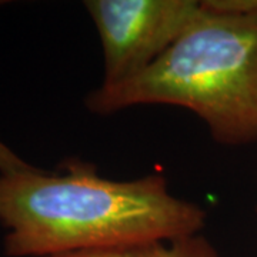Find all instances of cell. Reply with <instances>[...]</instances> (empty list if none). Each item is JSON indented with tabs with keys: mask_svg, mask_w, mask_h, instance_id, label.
Returning <instances> with one entry per match:
<instances>
[{
	"mask_svg": "<svg viewBox=\"0 0 257 257\" xmlns=\"http://www.w3.org/2000/svg\"><path fill=\"white\" fill-rule=\"evenodd\" d=\"M49 257H220L202 233L176 240H159L117 247L83 250Z\"/></svg>",
	"mask_w": 257,
	"mask_h": 257,
	"instance_id": "obj_4",
	"label": "cell"
},
{
	"mask_svg": "<svg viewBox=\"0 0 257 257\" xmlns=\"http://www.w3.org/2000/svg\"><path fill=\"white\" fill-rule=\"evenodd\" d=\"M84 8L100 39L104 86L146 70L203 10L196 0H86Z\"/></svg>",
	"mask_w": 257,
	"mask_h": 257,
	"instance_id": "obj_3",
	"label": "cell"
},
{
	"mask_svg": "<svg viewBox=\"0 0 257 257\" xmlns=\"http://www.w3.org/2000/svg\"><path fill=\"white\" fill-rule=\"evenodd\" d=\"M146 70L87 94L96 114L145 104L193 111L216 143L257 142V10L229 13L207 9Z\"/></svg>",
	"mask_w": 257,
	"mask_h": 257,
	"instance_id": "obj_2",
	"label": "cell"
},
{
	"mask_svg": "<svg viewBox=\"0 0 257 257\" xmlns=\"http://www.w3.org/2000/svg\"><path fill=\"white\" fill-rule=\"evenodd\" d=\"M33 169L36 167L26 163L13 150L0 142V175H18L30 172Z\"/></svg>",
	"mask_w": 257,
	"mask_h": 257,
	"instance_id": "obj_5",
	"label": "cell"
},
{
	"mask_svg": "<svg viewBox=\"0 0 257 257\" xmlns=\"http://www.w3.org/2000/svg\"><path fill=\"white\" fill-rule=\"evenodd\" d=\"M207 211L169 192L165 176L111 180L79 159L56 172L0 175L8 257H49L202 233Z\"/></svg>",
	"mask_w": 257,
	"mask_h": 257,
	"instance_id": "obj_1",
	"label": "cell"
}]
</instances>
